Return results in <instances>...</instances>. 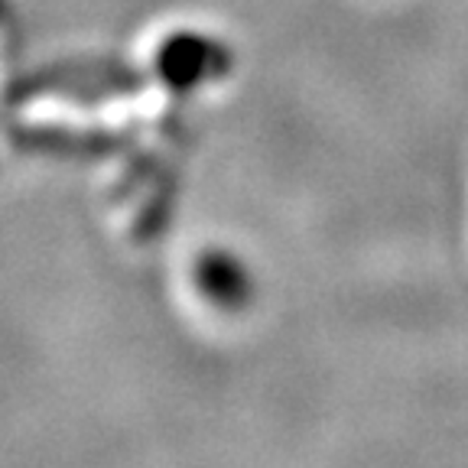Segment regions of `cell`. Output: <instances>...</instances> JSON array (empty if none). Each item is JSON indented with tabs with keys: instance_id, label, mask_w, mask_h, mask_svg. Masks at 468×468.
Segmentation results:
<instances>
[{
	"instance_id": "6da1fadb",
	"label": "cell",
	"mask_w": 468,
	"mask_h": 468,
	"mask_svg": "<svg viewBox=\"0 0 468 468\" xmlns=\"http://www.w3.org/2000/svg\"><path fill=\"white\" fill-rule=\"evenodd\" d=\"M196 283L198 290L208 296L218 306H241L250 296V277L244 271L238 257L221 254V250H212V254H202L196 267Z\"/></svg>"
},
{
	"instance_id": "7a4b0ae2",
	"label": "cell",
	"mask_w": 468,
	"mask_h": 468,
	"mask_svg": "<svg viewBox=\"0 0 468 468\" xmlns=\"http://www.w3.org/2000/svg\"><path fill=\"white\" fill-rule=\"evenodd\" d=\"M228 58L221 56V49H215L212 43L196 37H179L173 46H166V56H163V72L176 85H196L202 81V75H212L215 69L225 66Z\"/></svg>"
}]
</instances>
